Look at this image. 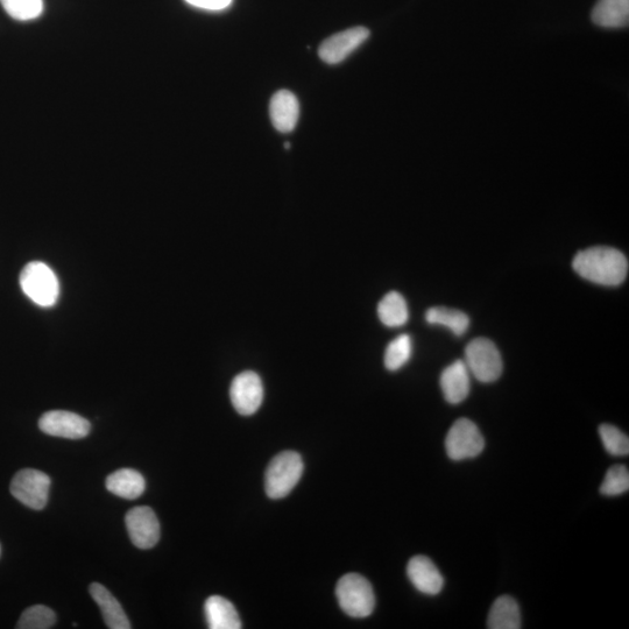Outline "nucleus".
I'll return each instance as SVG.
<instances>
[{
	"label": "nucleus",
	"instance_id": "f257e3e1",
	"mask_svg": "<svg viewBox=\"0 0 629 629\" xmlns=\"http://www.w3.org/2000/svg\"><path fill=\"white\" fill-rule=\"evenodd\" d=\"M572 267L585 280L602 286H619L628 274L625 254L606 246L590 247L578 252Z\"/></svg>",
	"mask_w": 629,
	"mask_h": 629
},
{
	"label": "nucleus",
	"instance_id": "f03ea898",
	"mask_svg": "<svg viewBox=\"0 0 629 629\" xmlns=\"http://www.w3.org/2000/svg\"><path fill=\"white\" fill-rule=\"evenodd\" d=\"M303 470L305 465L298 452L285 451L275 456L266 470L267 496L275 500L287 497L300 482Z\"/></svg>",
	"mask_w": 629,
	"mask_h": 629
},
{
	"label": "nucleus",
	"instance_id": "7ed1b4c3",
	"mask_svg": "<svg viewBox=\"0 0 629 629\" xmlns=\"http://www.w3.org/2000/svg\"><path fill=\"white\" fill-rule=\"evenodd\" d=\"M20 287L40 307H53L59 299L60 284L52 268L41 261L27 264L20 274Z\"/></svg>",
	"mask_w": 629,
	"mask_h": 629
},
{
	"label": "nucleus",
	"instance_id": "20e7f679",
	"mask_svg": "<svg viewBox=\"0 0 629 629\" xmlns=\"http://www.w3.org/2000/svg\"><path fill=\"white\" fill-rule=\"evenodd\" d=\"M336 597L341 609L352 618L369 617L376 607L371 583L358 574L345 575L339 579Z\"/></svg>",
	"mask_w": 629,
	"mask_h": 629
},
{
	"label": "nucleus",
	"instance_id": "39448f33",
	"mask_svg": "<svg viewBox=\"0 0 629 629\" xmlns=\"http://www.w3.org/2000/svg\"><path fill=\"white\" fill-rule=\"evenodd\" d=\"M466 367L480 383H494L503 373V358L493 342L487 338L473 339L466 346Z\"/></svg>",
	"mask_w": 629,
	"mask_h": 629
},
{
	"label": "nucleus",
	"instance_id": "423d86ee",
	"mask_svg": "<svg viewBox=\"0 0 629 629\" xmlns=\"http://www.w3.org/2000/svg\"><path fill=\"white\" fill-rule=\"evenodd\" d=\"M485 440L476 423L469 419H459L445 438V450L452 461H464L482 454Z\"/></svg>",
	"mask_w": 629,
	"mask_h": 629
},
{
	"label": "nucleus",
	"instance_id": "0eeeda50",
	"mask_svg": "<svg viewBox=\"0 0 629 629\" xmlns=\"http://www.w3.org/2000/svg\"><path fill=\"white\" fill-rule=\"evenodd\" d=\"M49 490L51 478L38 470H21L11 483L12 496L35 511L44 510L48 503Z\"/></svg>",
	"mask_w": 629,
	"mask_h": 629
},
{
	"label": "nucleus",
	"instance_id": "6e6552de",
	"mask_svg": "<svg viewBox=\"0 0 629 629\" xmlns=\"http://www.w3.org/2000/svg\"><path fill=\"white\" fill-rule=\"evenodd\" d=\"M233 407L243 416L259 411L264 401V385L256 372L245 371L233 379L230 387Z\"/></svg>",
	"mask_w": 629,
	"mask_h": 629
},
{
	"label": "nucleus",
	"instance_id": "1a4fd4ad",
	"mask_svg": "<svg viewBox=\"0 0 629 629\" xmlns=\"http://www.w3.org/2000/svg\"><path fill=\"white\" fill-rule=\"evenodd\" d=\"M370 35L371 32L366 27L349 28V30L339 32L324 40L318 48V55L328 65H338L364 45Z\"/></svg>",
	"mask_w": 629,
	"mask_h": 629
},
{
	"label": "nucleus",
	"instance_id": "9d476101",
	"mask_svg": "<svg viewBox=\"0 0 629 629\" xmlns=\"http://www.w3.org/2000/svg\"><path fill=\"white\" fill-rule=\"evenodd\" d=\"M127 532L134 546L139 549H151L160 540V524L150 507L132 508L125 517Z\"/></svg>",
	"mask_w": 629,
	"mask_h": 629
},
{
	"label": "nucleus",
	"instance_id": "9b49d317",
	"mask_svg": "<svg viewBox=\"0 0 629 629\" xmlns=\"http://www.w3.org/2000/svg\"><path fill=\"white\" fill-rule=\"evenodd\" d=\"M39 428L49 436L80 440L90 433V422L82 416L66 411H52L41 416Z\"/></svg>",
	"mask_w": 629,
	"mask_h": 629
},
{
	"label": "nucleus",
	"instance_id": "f8f14e48",
	"mask_svg": "<svg viewBox=\"0 0 629 629\" xmlns=\"http://www.w3.org/2000/svg\"><path fill=\"white\" fill-rule=\"evenodd\" d=\"M409 581L423 595L436 596L443 590L444 578L436 565L426 556H415L407 565Z\"/></svg>",
	"mask_w": 629,
	"mask_h": 629
},
{
	"label": "nucleus",
	"instance_id": "ddd939ff",
	"mask_svg": "<svg viewBox=\"0 0 629 629\" xmlns=\"http://www.w3.org/2000/svg\"><path fill=\"white\" fill-rule=\"evenodd\" d=\"M270 115L275 130L291 133L298 125L300 104L298 98L289 90H280L272 97Z\"/></svg>",
	"mask_w": 629,
	"mask_h": 629
},
{
	"label": "nucleus",
	"instance_id": "4468645a",
	"mask_svg": "<svg viewBox=\"0 0 629 629\" xmlns=\"http://www.w3.org/2000/svg\"><path fill=\"white\" fill-rule=\"evenodd\" d=\"M441 388L451 405L461 404L470 393V372L463 360H456L441 374Z\"/></svg>",
	"mask_w": 629,
	"mask_h": 629
},
{
	"label": "nucleus",
	"instance_id": "2eb2a0df",
	"mask_svg": "<svg viewBox=\"0 0 629 629\" xmlns=\"http://www.w3.org/2000/svg\"><path fill=\"white\" fill-rule=\"evenodd\" d=\"M90 595L100 607L106 626L111 629H130V621L127 619L123 607L112 593L102 584L94 583L90 586Z\"/></svg>",
	"mask_w": 629,
	"mask_h": 629
},
{
	"label": "nucleus",
	"instance_id": "dca6fc26",
	"mask_svg": "<svg viewBox=\"0 0 629 629\" xmlns=\"http://www.w3.org/2000/svg\"><path fill=\"white\" fill-rule=\"evenodd\" d=\"M106 489L117 497L134 500L145 492L146 482L138 471L120 469L106 478Z\"/></svg>",
	"mask_w": 629,
	"mask_h": 629
},
{
	"label": "nucleus",
	"instance_id": "f3484780",
	"mask_svg": "<svg viewBox=\"0 0 629 629\" xmlns=\"http://www.w3.org/2000/svg\"><path fill=\"white\" fill-rule=\"evenodd\" d=\"M204 612H206L207 623L211 629L242 628V621L236 607L221 596L209 597L204 605Z\"/></svg>",
	"mask_w": 629,
	"mask_h": 629
},
{
	"label": "nucleus",
	"instance_id": "a211bd4d",
	"mask_svg": "<svg viewBox=\"0 0 629 629\" xmlns=\"http://www.w3.org/2000/svg\"><path fill=\"white\" fill-rule=\"evenodd\" d=\"M592 21L603 28H624L629 23V0H598Z\"/></svg>",
	"mask_w": 629,
	"mask_h": 629
},
{
	"label": "nucleus",
	"instance_id": "6ab92c4d",
	"mask_svg": "<svg viewBox=\"0 0 629 629\" xmlns=\"http://www.w3.org/2000/svg\"><path fill=\"white\" fill-rule=\"evenodd\" d=\"M487 627L490 629L521 628V613L517 600L510 596H501L491 607Z\"/></svg>",
	"mask_w": 629,
	"mask_h": 629
},
{
	"label": "nucleus",
	"instance_id": "aec40b11",
	"mask_svg": "<svg viewBox=\"0 0 629 629\" xmlns=\"http://www.w3.org/2000/svg\"><path fill=\"white\" fill-rule=\"evenodd\" d=\"M378 316L388 328H399L408 322L409 310L407 302L400 293L391 292L379 302Z\"/></svg>",
	"mask_w": 629,
	"mask_h": 629
},
{
	"label": "nucleus",
	"instance_id": "412c9836",
	"mask_svg": "<svg viewBox=\"0 0 629 629\" xmlns=\"http://www.w3.org/2000/svg\"><path fill=\"white\" fill-rule=\"evenodd\" d=\"M426 320L429 324L450 329L456 336H462L470 325L468 315L445 307L430 308L426 314Z\"/></svg>",
	"mask_w": 629,
	"mask_h": 629
},
{
	"label": "nucleus",
	"instance_id": "4be33fe9",
	"mask_svg": "<svg viewBox=\"0 0 629 629\" xmlns=\"http://www.w3.org/2000/svg\"><path fill=\"white\" fill-rule=\"evenodd\" d=\"M413 343L409 335H401L388 344L385 352V366L387 370L398 371L404 367L412 357Z\"/></svg>",
	"mask_w": 629,
	"mask_h": 629
},
{
	"label": "nucleus",
	"instance_id": "5701e85b",
	"mask_svg": "<svg viewBox=\"0 0 629 629\" xmlns=\"http://www.w3.org/2000/svg\"><path fill=\"white\" fill-rule=\"evenodd\" d=\"M9 16L18 21L37 19L44 12V0H0Z\"/></svg>",
	"mask_w": 629,
	"mask_h": 629
},
{
	"label": "nucleus",
	"instance_id": "b1692460",
	"mask_svg": "<svg viewBox=\"0 0 629 629\" xmlns=\"http://www.w3.org/2000/svg\"><path fill=\"white\" fill-rule=\"evenodd\" d=\"M56 623L54 611L44 605H35L27 609L18 621L19 629H48Z\"/></svg>",
	"mask_w": 629,
	"mask_h": 629
},
{
	"label": "nucleus",
	"instance_id": "393cba45",
	"mask_svg": "<svg viewBox=\"0 0 629 629\" xmlns=\"http://www.w3.org/2000/svg\"><path fill=\"white\" fill-rule=\"evenodd\" d=\"M629 490V472L624 465H614L607 471L600 493L606 497H617Z\"/></svg>",
	"mask_w": 629,
	"mask_h": 629
},
{
	"label": "nucleus",
	"instance_id": "a878e982",
	"mask_svg": "<svg viewBox=\"0 0 629 629\" xmlns=\"http://www.w3.org/2000/svg\"><path fill=\"white\" fill-rule=\"evenodd\" d=\"M605 450L612 456H627L629 454L628 436L611 424H602L599 428Z\"/></svg>",
	"mask_w": 629,
	"mask_h": 629
},
{
	"label": "nucleus",
	"instance_id": "bb28decb",
	"mask_svg": "<svg viewBox=\"0 0 629 629\" xmlns=\"http://www.w3.org/2000/svg\"><path fill=\"white\" fill-rule=\"evenodd\" d=\"M189 5L207 11H223L232 5L233 0H186Z\"/></svg>",
	"mask_w": 629,
	"mask_h": 629
},
{
	"label": "nucleus",
	"instance_id": "cd10ccee",
	"mask_svg": "<svg viewBox=\"0 0 629 629\" xmlns=\"http://www.w3.org/2000/svg\"><path fill=\"white\" fill-rule=\"evenodd\" d=\"M289 145H291V144H286L285 145L286 150H289V148H291V146H289Z\"/></svg>",
	"mask_w": 629,
	"mask_h": 629
}]
</instances>
